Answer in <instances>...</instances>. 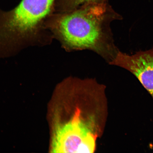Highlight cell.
I'll list each match as a JSON object with an SVG mask.
<instances>
[{
	"label": "cell",
	"instance_id": "2",
	"mask_svg": "<svg viewBox=\"0 0 153 153\" xmlns=\"http://www.w3.org/2000/svg\"><path fill=\"white\" fill-rule=\"evenodd\" d=\"M97 135L85 123L77 109L71 120L55 128L51 143L53 153H93Z\"/></svg>",
	"mask_w": 153,
	"mask_h": 153
},
{
	"label": "cell",
	"instance_id": "3",
	"mask_svg": "<svg viewBox=\"0 0 153 153\" xmlns=\"http://www.w3.org/2000/svg\"><path fill=\"white\" fill-rule=\"evenodd\" d=\"M109 64L121 67L131 72L153 99V48L132 55L119 51Z\"/></svg>",
	"mask_w": 153,
	"mask_h": 153
},
{
	"label": "cell",
	"instance_id": "4",
	"mask_svg": "<svg viewBox=\"0 0 153 153\" xmlns=\"http://www.w3.org/2000/svg\"><path fill=\"white\" fill-rule=\"evenodd\" d=\"M107 1L108 0H56L54 12H67L87 4L102 2Z\"/></svg>",
	"mask_w": 153,
	"mask_h": 153
},
{
	"label": "cell",
	"instance_id": "1",
	"mask_svg": "<svg viewBox=\"0 0 153 153\" xmlns=\"http://www.w3.org/2000/svg\"><path fill=\"white\" fill-rule=\"evenodd\" d=\"M122 19L107 1L87 4L67 12H54L45 25L66 51L88 50L110 64L120 51L111 24Z\"/></svg>",
	"mask_w": 153,
	"mask_h": 153
}]
</instances>
